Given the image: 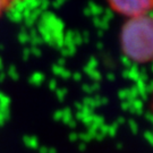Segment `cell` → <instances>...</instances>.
Returning <instances> with one entry per match:
<instances>
[{
	"mask_svg": "<svg viewBox=\"0 0 153 153\" xmlns=\"http://www.w3.org/2000/svg\"><path fill=\"white\" fill-rule=\"evenodd\" d=\"M115 11L128 18L149 14L153 9V0H108Z\"/></svg>",
	"mask_w": 153,
	"mask_h": 153,
	"instance_id": "obj_2",
	"label": "cell"
},
{
	"mask_svg": "<svg viewBox=\"0 0 153 153\" xmlns=\"http://www.w3.org/2000/svg\"><path fill=\"white\" fill-rule=\"evenodd\" d=\"M14 0H0V17L8 10V8L10 7Z\"/></svg>",
	"mask_w": 153,
	"mask_h": 153,
	"instance_id": "obj_3",
	"label": "cell"
},
{
	"mask_svg": "<svg viewBox=\"0 0 153 153\" xmlns=\"http://www.w3.org/2000/svg\"><path fill=\"white\" fill-rule=\"evenodd\" d=\"M121 49L136 64L153 61V16L150 14L131 17L123 26Z\"/></svg>",
	"mask_w": 153,
	"mask_h": 153,
	"instance_id": "obj_1",
	"label": "cell"
}]
</instances>
